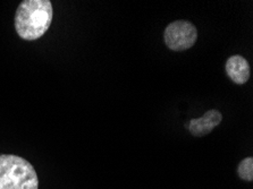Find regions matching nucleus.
<instances>
[{"label":"nucleus","mask_w":253,"mask_h":189,"mask_svg":"<svg viewBox=\"0 0 253 189\" xmlns=\"http://www.w3.org/2000/svg\"><path fill=\"white\" fill-rule=\"evenodd\" d=\"M53 18L52 3L49 0H24L15 14V30L26 41L42 38L49 30Z\"/></svg>","instance_id":"obj_1"},{"label":"nucleus","mask_w":253,"mask_h":189,"mask_svg":"<svg viewBox=\"0 0 253 189\" xmlns=\"http://www.w3.org/2000/svg\"><path fill=\"white\" fill-rule=\"evenodd\" d=\"M0 189H39L36 169L21 156L0 155Z\"/></svg>","instance_id":"obj_2"},{"label":"nucleus","mask_w":253,"mask_h":189,"mask_svg":"<svg viewBox=\"0 0 253 189\" xmlns=\"http://www.w3.org/2000/svg\"><path fill=\"white\" fill-rule=\"evenodd\" d=\"M165 43L172 51H184L192 48L198 40V30L187 21H175L165 29Z\"/></svg>","instance_id":"obj_3"},{"label":"nucleus","mask_w":253,"mask_h":189,"mask_svg":"<svg viewBox=\"0 0 253 189\" xmlns=\"http://www.w3.org/2000/svg\"><path fill=\"white\" fill-rule=\"evenodd\" d=\"M221 120H223V115H221V113H219V110H209L203 117L192 119L190 121V133L197 137L206 136V135L211 133L213 128H216L218 125H220Z\"/></svg>","instance_id":"obj_4"},{"label":"nucleus","mask_w":253,"mask_h":189,"mask_svg":"<svg viewBox=\"0 0 253 189\" xmlns=\"http://www.w3.org/2000/svg\"><path fill=\"white\" fill-rule=\"evenodd\" d=\"M225 68L229 78L237 85L245 84L250 78V66L248 60L242 56L235 55L229 57L226 61Z\"/></svg>","instance_id":"obj_5"},{"label":"nucleus","mask_w":253,"mask_h":189,"mask_svg":"<svg viewBox=\"0 0 253 189\" xmlns=\"http://www.w3.org/2000/svg\"><path fill=\"white\" fill-rule=\"evenodd\" d=\"M237 175L245 181L253 180V157H245L237 165Z\"/></svg>","instance_id":"obj_6"}]
</instances>
